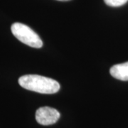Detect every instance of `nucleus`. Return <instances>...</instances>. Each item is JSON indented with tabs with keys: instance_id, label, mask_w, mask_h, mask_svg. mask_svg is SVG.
<instances>
[{
	"instance_id": "obj_1",
	"label": "nucleus",
	"mask_w": 128,
	"mask_h": 128,
	"mask_svg": "<svg viewBox=\"0 0 128 128\" xmlns=\"http://www.w3.org/2000/svg\"><path fill=\"white\" fill-rule=\"evenodd\" d=\"M18 83L24 89L41 94H54L60 88L56 80L38 75L23 76L18 79Z\"/></svg>"
},
{
	"instance_id": "obj_2",
	"label": "nucleus",
	"mask_w": 128,
	"mask_h": 128,
	"mask_svg": "<svg viewBox=\"0 0 128 128\" xmlns=\"http://www.w3.org/2000/svg\"><path fill=\"white\" fill-rule=\"evenodd\" d=\"M11 29L14 36L24 44L36 48H40L43 46V41L39 36L26 25L14 23Z\"/></svg>"
},
{
	"instance_id": "obj_5",
	"label": "nucleus",
	"mask_w": 128,
	"mask_h": 128,
	"mask_svg": "<svg viewBox=\"0 0 128 128\" xmlns=\"http://www.w3.org/2000/svg\"><path fill=\"white\" fill-rule=\"evenodd\" d=\"M105 4L112 7H118L125 4L128 0H104Z\"/></svg>"
},
{
	"instance_id": "obj_6",
	"label": "nucleus",
	"mask_w": 128,
	"mask_h": 128,
	"mask_svg": "<svg viewBox=\"0 0 128 128\" xmlns=\"http://www.w3.org/2000/svg\"><path fill=\"white\" fill-rule=\"evenodd\" d=\"M58 1H61V2H67V1H70V0H58Z\"/></svg>"
},
{
	"instance_id": "obj_3",
	"label": "nucleus",
	"mask_w": 128,
	"mask_h": 128,
	"mask_svg": "<svg viewBox=\"0 0 128 128\" xmlns=\"http://www.w3.org/2000/svg\"><path fill=\"white\" fill-rule=\"evenodd\" d=\"M60 112L57 110L50 107H43L38 109L36 112L37 122L41 125L54 124L59 120Z\"/></svg>"
},
{
	"instance_id": "obj_4",
	"label": "nucleus",
	"mask_w": 128,
	"mask_h": 128,
	"mask_svg": "<svg viewBox=\"0 0 128 128\" xmlns=\"http://www.w3.org/2000/svg\"><path fill=\"white\" fill-rule=\"evenodd\" d=\"M110 73L113 78L122 81H128V62L114 65Z\"/></svg>"
}]
</instances>
